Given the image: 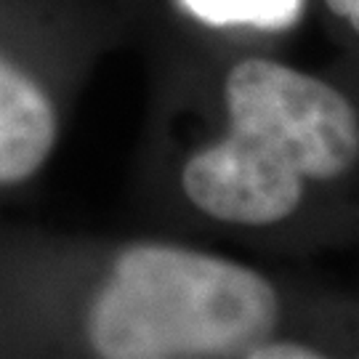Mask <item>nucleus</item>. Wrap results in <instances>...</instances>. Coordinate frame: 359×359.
Returning <instances> with one entry per match:
<instances>
[{
  "label": "nucleus",
  "instance_id": "nucleus-1",
  "mask_svg": "<svg viewBox=\"0 0 359 359\" xmlns=\"http://www.w3.org/2000/svg\"><path fill=\"white\" fill-rule=\"evenodd\" d=\"M229 130L189 157L181 187L205 216L269 226L295 213L306 181L359 160V115L325 80L271 59H243L224 83Z\"/></svg>",
  "mask_w": 359,
  "mask_h": 359
},
{
  "label": "nucleus",
  "instance_id": "nucleus-2",
  "mask_svg": "<svg viewBox=\"0 0 359 359\" xmlns=\"http://www.w3.org/2000/svg\"><path fill=\"white\" fill-rule=\"evenodd\" d=\"M277 322V290L258 271L176 245H133L90 306L88 341L107 359L248 357Z\"/></svg>",
  "mask_w": 359,
  "mask_h": 359
},
{
  "label": "nucleus",
  "instance_id": "nucleus-3",
  "mask_svg": "<svg viewBox=\"0 0 359 359\" xmlns=\"http://www.w3.org/2000/svg\"><path fill=\"white\" fill-rule=\"evenodd\" d=\"M56 144V112L38 83L0 59V184L38 173Z\"/></svg>",
  "mask_w": 359,
  "mask_h": 359
},
{
  "label": "nucleus",
  "instance_id": "nucleus-4",
  "mask_svg": "<svg viewBox=\"0 0 359 359\" xmlns=\"http://www.w3.org/2000/svg\"><path fill=\"white\" fill-rule=\"evenodd\" d=\"M184 6L208 25L285 29L301 16L304 0H184Z\"/></svg>",
  "mask_w": 359,
  "mask_h": 359
},
{
  "label": "nucleus",
  "instance_id": "nucleus-5",
  "mask_svg": "<svg viewBox=\"0 0 359 359\" xmlns=\"http://www.w3.org/2000/svg\"><path fill=\"white\" fill-rule=\"evenodd\" d=\"M250 359H320L322 354L317 348L293 344V341H271L266 338L264 344H258L248 351Z\"/></svg>",
  "mask_w": 359,
  "mask_h": 359
},
{
  "label": "nucleus",
  "instance_id": "nucleus-6",
  "mask_svg": "<svg viewBox=\"0 0 359 359\" xmlns=\"http://www.w3.org/2000/svg\"><path fill=\"white\" fill-rule=\"evenodd\" d=\"M327 8L359 35V0H325Z\"/></svg>",
  "mask_w": 359,
  "mask_h": 359
}]
</instances>
